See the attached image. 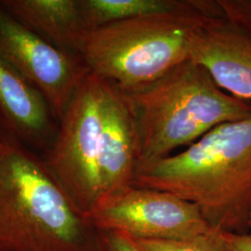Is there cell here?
<instances>
[{
  "instance_id": "6da1fadb",
  "label": "cell",
  "mask_w": 251,
  "mask_h": 251,
  "mask_svg": "<svg viewBox=\"0 0 251 251\" xmlns=\"http://www.w3.org/2000/svg\"><path fill=\"white\" fill-rule=\"evenodd\" d=\"M132 185L196 205L218 231L249 233L251 116L216 126L182 152L141 164Z\"/></svg>"
},
{
  "instance_id": "7a4b0ae2",
  "label": "cell",
  "mask_w": 251,
  "mask_h": 251,
  "mask_svg": "<svg viewBox=\"0 0 251 251\" xmlns=\"http://www.w3.org/2000/svg\"><path fill=\"white\" fill-rule=\"evenodd\" d=\"M97 236L43 159L0 142V251H97Z\"/></svg>"
},
{
  "instance_id": "3957f363",
  "label": "cell",
  "mask_w": 251,
  "mask_h": 251,
  "mask_svg": "<svg viewBox=\"0 0 251 251\" xmlns=\"http://www.w3.org/2000/svg\"><path fill=\"white\" fill-rule=\"evenodd\" d=\"M124 93L138 127L140 165L170 156L216 126L251 116V101L225 92L190 60L152 84Z\"/></svg>"
},
{
  "instance_id": "277c9868",
  "label": "cell",
  "mask_w": 251,
  "mask_h": 251,
  "mask_svg": "<svg viewBox=\"0 0 251 251\" xmlns=\"http://www.w3.org/2000/svg\"><path fill=\"white\" fill-rule=\"evenodd\" d=\"M210 19L198 12L127 19L87 31L76 54L90 72L134 91L189 61L194 37Z\"/></svg>"
},
{
  "instance_id": "5b68a950",
  "label": "cell",
  "mask_w": 251,
  "mask_h": 251,
  "mask_svg": "<svg viewBox=\"0 0 251 251\" xmlns=\"http://www.w3.org/2000/svg\"><path fill=\"white\" fill-rule=\"evenodd\" d=\"M107 80L90 72L75 90L43 159L75 205L86 216L101 198L100 167Z\"/></svg>"
},
{
  "instance_id": "8992f818",
  "label": "cell",
  "mask_w": 251,
  "mask_h": 251,
  "mask_svg": "<svg viewBox=\"0 0 251 251\" xmlns=\"http://www.w3.org/2000/svg\"><path fill=\"white\" fill-rule=\"evenodd\" d=\"M97 230L147 240H187L214 231L198 206L171 193L129 186L86 215Z\"/></svg>"
},
{
  "instance_id": "52a82bcc",
  "label": "cell",
  "mask_w": 251,
  "mask_h": 251,
  "mask_svg": "<svg viewBox=\"0 0 251 251\" xmlns=\"http://www.w3.org/2000/svg\"><path fill=\"white\" fill-rule=\"evenodd\" d=\"M0 56L41 93L58 120L90 73L79 56L51 44L1 6Z\"/></svg>"
},
{
  "instance_id": "ba28073f",
  "label": "cell",
  "mask_w": 251,
  "mask_h": 251,
  "mask_svg": "<svg viewBox=\"0 0 251 251\" xmlns=\"http://www.w3.org/2000/svg\"><path fill=\"white\" fill-rule=\"evenodd\" d=\"M189 60L225 92L251 102V38L225 19H210L198 31Z\"/></svg>"
},
{
  "instance_id": "9c48e42d",
  "label": "cell",
  "mask_w": 251,
  "mask_h": 251,
  "mask_svg": "<svg viewBox=\"0 0 251 251\" xmlns=\"http://www.w3.org/2000/svg\"><path fill=\"white\" fill-rule=\"evenodd\" d=\"M102 138L100 203L131 186L141 163L140 137L133 112L125 93L108 80Z\"/></svg>"
},
{
  "instance_id": "30bf717a",
  "label": "cell",
  "mask_w": 251,
  "mask_h": 251,
  "mask_svg": "<svg viewBox=\"0 0 251 251\" xmlns=\"http://www.w3.org/2000/svg\"><path fill=\"white\" fill-rule=\"evenodd\" d=\"M0 117L21 143L43 148L53 130L52 112L41 93L0 56Z\"/></svg>"
},
{
  "instance_id": "8fae6325",
  "label": "cell",
  "mask_w": 251,
  "mask_h": 251,
  "mask_svg": "<svg viewBox=\"0 0 251 251\" xmlns=\"http://www.w3.org/2000/svg\"><path fill=\"white\" fill-rule=\"evenodd\" d=\"M0 6L57 48L77 55L87 32L78 0H1Z\"/></svg>"
},
{
  "instance_id": "7c38bea8",
  "label": "cell",
  "mask_w": 251,
  "mask_h": 251,
  "mask_svg": "<svg viewBox=\"0 0 251 251\" xmlns=\"http://www.w3.org/2000/svg\"><path fill=\"white\" fill-rule=\"evenodd\" d=\"M78 2L87 31L142 16L179 12L200 13L193 0H78Z\"/></svg>"
},
{
  "instance_id": "4fadbf2b",
  "label": "cell",
  "mask_w": 251,
  "mask_h": 251,
  "mask_svg": "<svg viewBox=\"0 0 251 251\" xmlns=\"http://www.w3.org/2000/svg\"><path fill=\"white\" fill-rule=\"evenodd\" d=\"M131 238L141 251H233L225 242L222 232L218 230L187 240Z\"/></svg>"
},
{
  "instance_id": "5bb4252c",
  "label": "cell",
  "mask_w": 251,
  "mask_h": 251,
  "mask_svg": "<svg viewBox=\"0 0 251 251\" xmlns=\"http://www.w3.org/2000/svg\"><path fill=\"white\" fill-rule=\"evenodd\" d=\"M225 19L251 38V1L218 0Z\"/></svg>"
},
{
  "instance_id": "9a60e30c",
  "label": "cell",
  "mask_w": 251,
  "mask_h": 251,
  "mask_svg": "<svg viewBox=\"0 0 251 251\" xmlns=\"http://www.w3.org/2000/svg\"><path fill=\"white\" fill-rule=\"evenodd\" d=\"M97 251H141L126 233L116 230H98Z\"/></svg>"
},
{
  "instance_id": "2e32d148",
  "label": "cell",
  "mask_w": 251,
  "mask_h": 251,
  "mask_svg": "<svg viewBox=\"0 0 251 251\" xmlns=\"http://www.w3.org/2000/svg\"><path fill=\"white\" fill-rule=\"evenodd\" d=\"M222 235L233 251H251V233L222 232Z\"/></svg>"
},
{
  "instance_id": "e0dca14e",
  "label": "cell",
  "mask_w": 251,
  "mask_h": 251,
  "mask_svg": "<svg viewBox=\"0 0 251 251\" xmlns=\"http://www.w3.org/2000/svg\"><path fill=\"white\" fill-rule=\"evenodd\" d=\"M9 136H11V135L9 134L7 127L5 126L2 119H1V117H0V142L4 141L5 139H7Z\"/></svg>"
},
{
  "instance_id": "ac0fdd59",
  "label": "cell",
  "mask_w": 251,
  "mask_h": 251,
  "mask_svg": "<svg viewBox=\"0 0 251 251\" xmlns=\"http://www.w3.org/2000/svg\"><path fill=\"white\" fill-rule=\"evenodd\" d=\"M248 226H249V231H251V216H250V219H249V224H248Z\"/></svg>"
}]
</instances>
